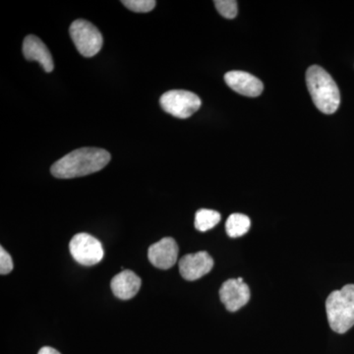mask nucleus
<instances>
[{
	"label": "nucleus",
	"mask_w": 354,
	"mask_h": 354,
	"mask_svg": "<svg viewBox=\"0 0 354 354\" xmlns=\"http://www.w3.org/2000/svg\"><path fill=\"white\" fill-rule=\"evenodd\" d=\"M109 160L111 153L104 149L81 148L55 162L50 172L57 178H76L102 171Z\"/></svg>",
	"instance_id": "1"
},
{
	"label": "nucleus",
	"mask_w": 354,
	"mask_h": 354,
	"mask_svg": "<svg viewBox=\"0 0 354 354\" xmlns=\"http://www.w3.org/2000/svg\"><path fill=\"white\" fill-rule=\"evenodd\" d=\"M306 84L312 101L319 111L333 114L341 104V94L332 76L318 65L310 66L306 72Z\"/></svg>",
	"instance_id": "2"
},
{
	"label": "nucleus",
	"mask_w": 354,
	"mask_h": 354,
	"mask_svg": "<svg viewBox=\"0 0 354 354\" xmlns=\"http://www.w3.org/2000/svg\"><path fill=\"white\" fill-rule=\"evenodd\" d=\"M326 312L330 327L337 334H344L354 326V285L333 291L326 300Z\"/></svg>",
	"instance_id": "3"
},
{
	"label": "nucleus",
	"mask_w": 354,
	"mask_h": 354,
	"mask_svg": "<svg viewBox=\"0 0 354 354\" xmlns=\"http://www.w3.org/2000/svg\"><path fill=\"white\" fill-rule=\"evenodd\" d=\"M69 32L77 50L83 57H95L102 50L104 39L101 32L88 21H74L70 26Z\"/></svg>",
	"instance_id": "4"
},
{
	"label": "nucleus",
	"mask_w": 354,
	"mask_h": 354,
	"mask_svg": "<svg viewBox=\"0 0 354 354\" xmlns=\"http://www.w3.org/2000/svg\"><path fill=\"white\" fill-rule=\"evenodd\" d=\"M160 106L165 113L177 118H188L201 108V99L194 93L171 90L160 97Z\"/></svg>",
	"instance_id": "5"
},
{
	"label": "nucleus",
	"mask_w": 354,
	"mask_h": 354,
	"mask_svg": "<svg viewBox=\"0 0 354 354\" xmlns=\"http://www.w3.org/2000/svg\"><path fill=\"white\" fill-rule=\"evenodd\" d=\"M69 249L73 259L83 266L97 265L104 255L101 242L85 232L74 235L70 241Z\"/></svg>",
	"instance_id": "6"
},
{
	"label": "nucleus",
	"mask_w": 354,
	"mask_h": 354,
	"mask_svg": "<svg viewBox=\"0 0 354 354\" xmlns=\"http://www.w3.org/2000/svg\"><path fill=\"white\" fill-rule=\"evenodd\" d=\"M221 301L230 312H236L250 300V290L243 279H230L223 283L220 290Z\"/></svg>",
	"instance_id": "7"
},
{
	"label": "nucleus",
	"mask_w": 354,
	"mask_h": 354,
	"mask_svg": "<svg viewBox=\"0 0 354 354\" xmlns=\"http://www.w3.org/2000/svg\"><path fill=\"white\" fill-rule=\"evenodd\" d=\"M179 272L186 281H197L206 276L214 267L213 258L206 251L188 254L181 258L178 263Z\"/></svg>",
	"instance_id": "8"
},
{
	"label": "nucleus",
	"mask_w": 354,
	"mask_h": 354,
	"mask_svg": "<svg viewBox=\"0 0 354 354\" xmlns=\"http://www.w3.org/2000/svg\"><path fill=\"white\" fill-rule=\"evenodd\" d=\"M148 257L156 268L162 270L171 269L177 262L178 245L171 237H165L150 246Z\"/></svg>",
	"instance_id": "9"
},
{
	"label": "nucleus",
	"mask_w": 354,
	"mask_h": 354,
	"mask_svg": "<svg viewBox=\"0 0 354 354\" xmlns=\"http://www.w3.org/2000/svg\"><path fill=\"white\" fill-rule=\"evenodd\" d=\"M225 83L234 92L245 97H259L264 90L262 81L244 71H230L225 75Z\"/></svg>",
	"instance_id": "10"
},
{
	"label": "nucleus",
	"mask_w": 354,
	"mask_h": 354,
	"mask_svg": "<svg viewBox=\"0 0 354 354\" xmlns=\"http://www.w3.org/2000/svg\"><path fill=\"white\" fill-rule=\"evenodd\" d=\"M23 55L29 62H38L48 73L55 68L50 51L46 48V44L34 35L26 37L23 43Z\"/></svg>",
	"instance_id": "11"
},
{
	"label": "nucleus",
	"mask_w": 354,
	"mask_h": 354,
	"mask_svg": "<svg viewBox=\"0 0 354 354\" xmlns=\"http://www.w3.org/2000/svg\"><path fill=\"white\" fill-rule=\"evenodd\" d=\"M141 279L134 272L125 270L116 274L111 281V290L116 297L122 300L131 299L141 288Z\"/></svg>",
	"instance_id": "12"
},
{
	"label": "nucleus",
	"mask_w": 354,
	"mask_h": 354,
	"mask_svg": "<svg viewBox=\"0 0 354 354\" xmlns=\"http://www.w3.org/2000/svg\"><path fill=\"white\" fill-rule=\"evenodd\" d=\"M251 221L248 216L243 214H232L228 216L225 223V230L228 236L237 239L246 234L250 230Z\"/></svg>",
	"instance_id": "13"
},
{
	"label": "nucleus",
	"mask_w": 354,
	"mask_h": 354,
	"mask_svg": "<svg viewBox=\"0 0 354 354\" xmlns=\"http://www.w3.org/2000/svg\"><path fill=\"white\" fill-rule=\"evenodd\" d=\"M221 221V214L214 209H201L195 216V227L205 232L215 227Z\"/></svg>",
	"instance_id": "14"
},
{
	"label": "nucleus",
	"mask_w": 354,
	"mask_h": 354,
	"mask_svg": "<svg viewBox=\"0 0 354 354\" xmlns=\"http://www.w3.org/2000/svg\"><path fill=\"white\" fill-rule=\"evenodd\" d=\"M121 3L133 12L147 13L155 8L157 2L155 0H123Z\"/></svg>",
	"instance_id": "15"
},
{
	"label": "nucleus",
	"mask_w": 354,
	"mask_h": 354,
	"mask_svg": "<svg viewBox=\"0 0 354 354\" xmlns=\"http://www.w3.org/2000/svg\"><path fill=\"white\" fill-rule=\"evenodd\" d=\"M215 6L216 10L223 17L227 19H234L237 15V1L235 0H216Z\"/></svg>",
	"instance_id": "16"
},
{
	"label": "nucleus",
	"mask_w": 354,
	"mask_h": 354,
	"mask_svg": "<svg viewBox=\"0 0 354 354\" xmlns=\"http://www.w3.org/2000/svg\"><path fill=\"white\" fill-rule=\"evenodd\" d=\"M14 266L10 254L3 247H0V274H7L12 272Z\"/></svg>",
	"instance_id": "17"
},
{
	"label": "nucleus",
	"mask_w": 354,
	"mask_h": 354,
	"mask_svg": "<svg viewBox=\"0 0 354 354\" xmlns=\"http://www.w3.org/2000/svg\"><path fill=\"white\" fill-rule=\"evenodd\" d=\"M38 354H62L58 353L57 349L50 348V346H44V348H41V351H39Z\"/></svg>",
	"instance_id": "18"
}]
</instances>
